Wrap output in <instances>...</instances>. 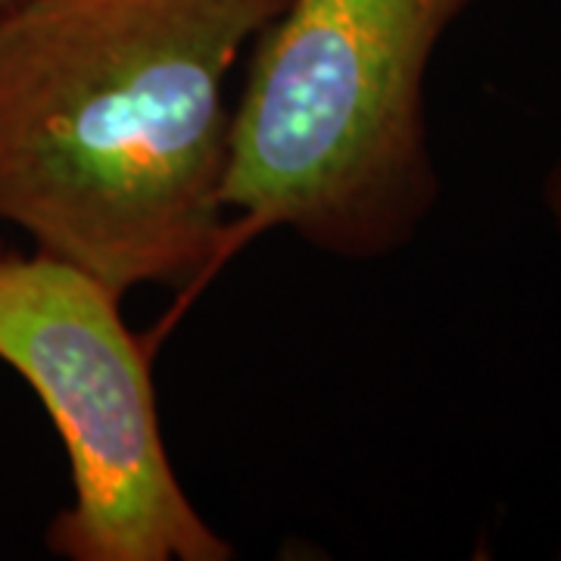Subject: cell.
Instances as JSON below:
<instances>
[{"label": "cell", "instance_id": "277c9868", "mask_svg": "<svg viewBox=\"0 0 561 561\" xmlns=\"http://www.w3.org/2000/svg\"><path fill=\"white\" fill-rule=\"evenodd\" d=\"M542 197H546V206H549V213H552V219H556L561 231V160L552 165L546 187H542Z\"/></svg>", "mask_w": 561, "mask_h": 561}, {"label": "cell", "instance_id": "3957f363", "mask_svg": "<svg viewBox=\"0 0 561 561\" xmlns=\"http://www.w3.org/2000/svg\"><path fill=\"white\" fill-rule=\"evenodd\" d=\"M0 362L32 387L72 468V502L47 527L69 561H228L162 440L150 350L122 297L79 265L0 256Z\"/></svg>", "mask_w": 561, "mask_h": 561}, {"label": "cell", "instance_id": "5b68a950", "mask_svg": "<svg viewBox=\"0 0 561 561\" xmlns=\"http://www.w3.org/2000/svg\"><path fill=\"white\" fill-rule=\"evenodd\" d=\"M13 3H16V0H0V13H3L7 7H13Z\"/></svg>", "mask_w": 561, "mask_h": 561}, {"label": "cell", "instance_id": "7a4b0ae2", "mask_svg": "<svg viewBox=\"0 0 561 561\" xmlns=\"http://www.w3.org/2000/svg\"><path fill=\"white\" fill-rule=\"evenodd\" d=\"M474 3H284L253 41L234 101L228 260L265 231L356 262L412 243L440 197L424 81Z\"/></svg>", "mask_w": 561, "mask_h": 561}, {"label": "cell", "instance_id": "8992f818", "mask_svg": "<svg viewBox=\"0 0 561 561\" xmlns=\"http://www.w3.org/2000/svg\"><path fill=\"white\" fill-rule=\"evenodd\" d=\"M3 253H7V250H3V243H0V256H3Z\"/></svg>", "mask_w": 561, "mask_h": 561}, {"label": "cell", "instance_id": "6da1fadb", "mask_svg": "<svg viewBox=\"0 0 561 561\" xmlns=\"http://www.w3.org/2000/svg\"><path fill=\"white\" fill-rule=\"evenodd\" d=\"M287 0H16L0 13V221L125 297L228 262L243 50Z\"/></svg>", "mask_w": 561, "mask_h": 561}]
</instances>
